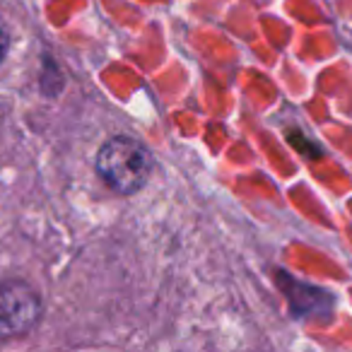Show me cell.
Returning <instances> with one entry per match:
<instances>
[{
    "label": "cell",
    "instance_id": "cell-2",
    "mask_svg": "<svg viewBox=\"0 0 352 352\" xmlns=\"http://www.w3.org/2000/svg\"><path fill=\"white\" fill-rule=\"evenodd\" d=\"M41 316V302L27 283H0V338H17L30 333Z\"/></svg>",
    "mask_w": 352,
    "mask_h": 352
},
{
    "label": "cell",
    "instance_id": "cell-1",
    "mask_svg": "<svg viewBox=\"0 0 352 352\" xmlns=\"http://www.w3.org/2000/svg\"><path fill=\"white\" fill-rule=\"evenodd\" d=\"M97 171L109 188H113L121 196H131L140 191L150 179L152 157L138 140L118 135L99 147Z\"/></svg>",
    "mask_w": 352,
    "mask_h": 352
},
{
    "label": "cell",
    "instance_id": "cell-3",
    "mask_svg": "<svg viewBox=\"0 0 352 352\" xmlns=\"http://www.w3.org/2000/svg\"><path fill=\"white\" fill-rule=\"evenodd\" d=\"M8 49H10V32H8V27L3 25V20H0V63H3V58H6Z\"/></svg>",
    "mask_w": 352,
    "mask_h": 352
}]
</instances>
